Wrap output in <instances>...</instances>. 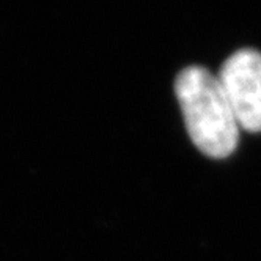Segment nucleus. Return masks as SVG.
<instances>
[{
  "label": "nucleus",
  "instance_id": "1",
  "mask_svg": "<svg viewBox=\"0 0 261 261\" xmlns=\"http://www.w3.org/2000/svg\"><path fill=\"white\" fill-rule=\"evenodd\" d=\"M175 93L198 150L214 159L230 156L238 146L239 124L217 76L203 66H188L176 76Z\"/></svg>",
  "mask_w": 261,
  "mask_h": 261
},
{
  "label": "nucleus",
  "instance_id": "2",
  "mask_svg": "<svg viewBox=\"0 0 261 261\" xmlns=\"http://www.w3.org/2000/svg\"><path fill=\"white\" fill-rule=\"evenodd\" d=\"M239 127L261 133V54L241 49L225 60L217 76Z\"/></svg>",
  "mask_w": 261,
  "mask_h": 261
}]
</instances>
